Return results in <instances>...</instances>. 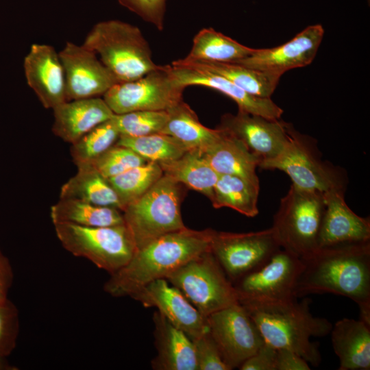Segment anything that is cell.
<instances>
[{"instance_id": "6da1fadb", "label": "cell", "mask_w": 370, "mask_h": 370, "mask_svg": "<svg viewBox=\"0 0 370 370\" xmlns=\"http://www.w3.org/2000/svg\"><path fill=\"white\" fill-rule=\"evenodd\" d=\"M301 259L297 298L322 293L348 297L358 305L360 319L370 325V241L319 248Z\"/></svg>"}, {"instance_id": "7a4b0ae2", "label": "cell", "mask_w": 370, "mask_h": 370, "mask_svg": "<svg viewBox=\"0 0 370 370\" xmlns=\"http://www.w3.org/2000/svg\"><path fill=\"white\" fill-rule=\"evenodd\" d=\"M214 230L186 227L164 234L137 249L130 260L110 275L104 291L112 297H131L147 284L164 278L198 255L210 250Z\"/></svg>"}, {"instance_id": "3957f363", "label": "cell", "mask_w": 370, "mask_h": 370, "mask_svg": "<svg viewBox=\"0 0 370 370\" xmlns=\"http://www.w3.org/2000/svg\"><path fill=\"white\" fill-rule=\"evenodd\" d=\"M311 299L304 298L271 304H241L258 328L264 342L276 349H286L318 367L321 356L312 337H323L332 324L325 318L315 317L310 311Z\"/></svg>"}, {"instance_id": "277c9868", "label": "cell", "mask_w": 370, "mask_h": 370, "mask_svg": "<svg viewBox=\"0 0 370 370\" xmlns=\"http://www.w3.org/2000/svg\"><path fill=\"white\" fill-rule=\"evenodd\" d=\"M82 45L99 56L119 82L136 79L159 67L141 30L120 20L96 23Z\"/></svg>"}, {"instance_id": "5b68a950", "label": "cell", "mask_w": 370, "mask_h": 370, "mask_svg": "<svg viewBox=\"0 0 370 370\" xmlns=\"http://www.w3.org/2000/svg\"><path fill=\"white\" fill-rule=\"evenodd\" d=\"M183 184L163 175L145 194L122 212L139 249L167 233L186 227L181 215Z\"/></svg>"}, {"instance_id": "8992f818", "label": "cell", "mask_w": 370, "mask_h": 370, "mask_svg": "<svg viewBox=\"0 0 370 370\" xmlns=\"http://www.w3.org/2000/svg\"><path fill=\"white\" fill-rule=\"evenodd\" d=\"M325 208L323 192L291 184L271 227L281 247L300 258L315 252Z\"/></svg>"}, {"instance_id": "52a82bcc", "label": "cell", "mask_w": 370, "mask_h": 370, "mask_svg": "<svg viewBox=\"0 0 370 370\" xmlns=\"http://www.w3.org/2000/svg\"><path fill=\"white\" fill-rule=\"evenodd\" d=\"M288 141L275 158L262 162L258 167L286 173L295 186L325 193L345 190L347 178L340 168L324 161L312 138L301 134L290 123L286 124Z\"/></svg>"}, {"instance_id": "ba28073f", "label": "cell", "mask_w": 370, "mask_h": 370, "mask_svg": "<svg viewBox=\"0 0 370 370\" xmlns=\"http://www.w3.org/2000/svg\"><path fill=\"white\" fill-rule=\"evenodd\" d=\"M53 225L56 236L66 250L87 259L110 275L123 267L137 249L125 223L103 227L67 223Z\"/></svg>"}, {"instance_id": "9c48e42d", "label": "cell", "mask_w": 370, "mask_h": 370, "mask_svg": "<svg viewBox=\"0 0 370 370\" xmlns=\"http://www.w3.org/2000/svg\"><path fill=\"white\" fill-rule=\"evenodd\" d=\"M165 279L206 318L238 302L232 282L210 250L188 260Z\"/></svg>"}, {"instance_id": "30bf717a", "label": "cell", "mask_w": 370, "mask_h": 370, "mask_svg": "<svg viewBox=\"0 0 370 370\" xmlns=\"http://www.w3.org/2000/svg\"><path fill=\"white\" fill-rule=\"evenodd\" d=\"M302 268L300 258L280 248L264 265L232 283L238 303L271 304L297 299L295 290Z\"/></svg>"}, {"instance_id": "8fae6325", "label": "cell", "mask_w": 370, "mask_h": 370, "mask_svg": "<svg viewBox=\"0 0 370 370\" xmlns=\"http://www.w3.org/2000/svg\"><path fill=\"white\" fill-rule=\"evenodd\" d=\"M185 86L172 75L170 65L132 81L118 82L103 99L115 114L139 110H167L182 100Z\"/></svg>"}, {"instance_id": "7c38bea8", "label": "cell", "mask_w": 370, "mask_h": 370, "mask_svg": "<svg viewBox=\"0 0 370 370\" xmlns=\"http://www.w3.org/2000/svg\"><path fill=\"white\" fill-rule=\"evenodd\" d=\"M271 227L232 233L214 230L210 251L233 283L264 265L280 249Z\"/></svg>"}, {"instance_id": "4fadbf2b", "label": "cell", "mask_w": 370, "mask_h": 370, "mask_svg": "<svg viewBox=\"0 0 370 370\" xmlns=\"http://www.w3.org/2000/svg\"><path fill=\"white\" fill-rule=\"evenodd\" d=\"M209 332L230 369L239 368L264 343L256 324L238 302L207 317Z\"/></svg>"}, {"instance_id": "5bb4252c", "label": "cell", "mask_w": 370, "mask_h": 370, "mask_svg": "<svg viewBox=\"0 0 370 370\" xmlns=\"http://www.w3.org/2000/svg\"><path fill=\"white\" fill-rule=\"evenodd\" d=\"M59 55L65 73L67 101L100 97L119 82L97 55L83 45L68 41Z\"/></svg>"}, {"instance_id": "9a60e30c", "label": "cell", "mask_w": 370, "mask_h": 370, "mask_svg": "<svg viewBox=\"0 0 370 370\" xmlns=\"http://www.w3.org/2000/svg\"><path fill=\"white\" fill-rule=\"evenodd\" d=\"M286 124L280 119H269L238 110L236 114H223L217 127L240 140L260 164L275 158L284 149L288 141Z\"/></svg>"}, {"instance_id": "2e32d148", "label": "cell", "mask_w": 370, "mask_h": 370, "mask_svg": "<svg viewBox=\"0 0 370 370\" xmlns=\"http://www.w3.org/2000/svg\"><path fill=\"white\" fill-rule=\"evenodd\" d=\"M130 297L146 308H156L159 313L191 340L209 330L207 318L164 278L147 284Z\"/></svg>"}, {"instance_id": "e0dca14e", "label": "cell", "mask_w": 370, "mask_h": 370, "mask_svg": "<svg viewBox=\"0 0 370 370\" xmlns=\"http://www.w3.org/2000/svg\"><path fill=\"white\" fill-rule=\"evenodd\" d=\"M323 35L320 24L309 25L287 42L273 48L255 49L251 55L234 63L282 76L288 70L310 64Z\"/></svg>"}, {"instance_id": "ac0fdd59", "label": "cell", "mask_w": 370, "mask_h": 370, "mask_svg": "<svg viewBox=\"0 0 370 370\" xmlns=\"http://www.w3.org/2000/svg\"><path fill=\"white\" fill-rule=\"evenodd\" d=\"M172 75L182 86H201L217 90L234 100L238 110L269 119H280L283 110L271 98L251 95L225 77L201 65L179 59L170 65Z\"/></svg>"}, {"instance_id": "d6986e66", "label": "cell", "mask_w": 370, "mask_h": 370, "mask_svg": "<svg viewBox=\"0 0 370 370\" xmlns=\"http://www.w3.org/2000/svg\"><path fill=\"white\" fill-rule=\"evenodd\" d=\"M25 76L44 108L54 109L67 101L64 67L53 46L34 43L23 62Z\"/></svg>"}, {"instance_id": "ffe728a7", "label": "cell", "mask_w": 370, "mask_h": 370, "mask_svg": "<svg viewBox=\"0 0 370 370\" xmlns=\"http://www.w3.org/2000/svg\"><path fill=\"white\" fill-rule=\"evenodd\" d=\"M345 190L323 193L325 208L318 238L319 248L370 241V220L356 214L345 200Z\"/></svg>"}, {"instance_id": "44dd1931", "label": "cell", "mask_w": 370, "mask_h": 370, "mask_svg": "<svg viewBox=\"0 0 370 370\" xmlns=\"http://www.w3.org/2000/svg\"><path fill=\"white\" fill-rule=\"evenodd\" d=\"M53 110V133L71 144L114 114L100 97L66 101Z\"/></svg>"}, {"instance_id": "7402d4cb", "label": "cell", "mask_w": 370, "mask_h": 370, "mask_svg": "<svg viewBox=\"0 0 370 370\" xmlns=\"http://www.w3.org/2000/svg\"><path fill=\"white\" fill-rule=\"evenodd\" d=\"M156 356L151 367L156 370H197L194 344L182 330L158 311L153 317Z\"/></svg>"}, {"instance_id": "603a6c76", "label": "cell", "mask_w": 370, "mask_h": 370, "mask_svg": "<svg viewBox=\"0 0 370 370\" xmlns=\"http://www.w3.org/2000/svg\"><path fill=\"white\" fill-rule=\"evenodd\" d=\"M330 332L339 370L370 369V325L361 319L343 318L332 325Z\"/></svg>"}, {"instance_id": "cb8c5ba5", "label": "cell", "mask_w": 370, "mask_h": 370, "mask_svg": "<svg viewBox=\"0 0 370 370\" xmlns=\"http://www.w3.org/2000/svg\"><path fill=\"white\" fill-rule=\"evenodd\" d=\"M221 130V136L201 151L204 156L219 175H236L259 184L256 171L259 160L240 140Z\"/></svg>"}, {"instance_id": "d4e9b609", "label": "cell", "mask_w": 370, "mask_h": 370, "mask_svg": "<svg viewBox=\"0 0 370 370\" xmlns=\"http://www.w3.org/2000/svg\"><path fill=\"white\" fill-rule=\"evenodd\" d=\"M167 121L160 133L169 135L188 150H204L221 135L222 130L202 125L191 108L181 100L166 110Z\"/></svg>"}, {"instance_id": "484cf974", "label": "cell", "mask_w": 370, "mask_h": 370, "mask_svg": "<svg viewBox=\"0 0 370 370\" xmlns=\"http://www.w3.org/2000/svg\"><path fill=\"white\" fill-rule=\"evenodd\" d=\"M159 164L163 175L211 199L219 175L199 149L188 150L177 159Z\"/></svg>"}, {"instance_id": "4316f807", "label": "cell", "mask_w": 370, "mask_h": 370, "mask_svg": "<svg viewBox=\"0 0 370 370\" xmlns=\"http://www.w3.org/2000/svg\"><path fill=\"white\" fill-rule=\"evenodd\" d=\"M53 223H67L85 227L112 226L125 223L122 211L75 199L60 198L51 207Z\"/></svg>"}, {"instance_id": "83f0119b", "label": "cell", "mask_w": 370, "mask_h": 370, "mask_svg": "<svg viewBox=\"0 0 370 370\" xmlns=\"http://www.w3.org/2000/svg\"><path fill=\"white\" fill-rule=\"evenodd\" d=\"M77 167V173L62 186L60 198L75 199L121 211L117 195L106 178L89 166Z\"/></svg>"}, {"instance_id": "f1b7e54d", "label": "cell", "mask_w": 370, "mask_h": 370, "mask_svg": "<svg viewBox=\"0 0 370 370\" xmlns=\"http://www.w3.org/2000/svg\"><path fill=\"white\" fill-rule=\"evenodd\" d=\"M254 49L212 28H204L195 36L189 53L182 59L186 61L236 62L251 55Z\"/></svg>"}, {"instance_id": "f546056e", "label": "cell", "mask_w": 370, "mask_h": 370, "mask_svg": "<svg viewBox=\"0 0 370 370\" xmlns=\"http://www.w3.org/2000/svg\"><path fill=\"white\" fill-rule=\"evenodd\" d=\"M259 184L232 175H219L210 199L214 208L227 207L248 217L258 212Z\"/></svg>"}, {"instance_id": "4dcf8cb0", "label": "cell", "mask_w": 370, "mask_h": 370, "mask_svg": "<svg viewBox=\"0 0 370 370\" xmlns=\"http://www.w3.org/2000/svg\"><path fill=\"white\" fill-rule=\"evenodd\" d=\"M187 62L197 63L218 73L247 93L262 98H271L281 77L279 75L250 69L234 62Z\"/></svg>"}, {"instance_id": "1f68e13d", "label": "cell", "mask_w": 370, "mask_h": 370, "mask_svg": "<svg viewBox=\"0 0 370 370\" xmlns=\"http://www.w3.org/2000/svg\"><path fill=\"white\" fill-rule=\"evenodd\" d=\"M162 175L159 164L147 162L107 180L117 195L123 212L127 205L145 194Z\"/></svg>"}, {"instance_id": "d6a6232c", "label": "cell", "mask_w": 370, "mask_h": 370, "mask_svg": "<svg viewBox=\"0 0 370 370\" xmlns=\"http://www.w3.org/2000/svg\"><path fill=\"white\" fill-rule=\"evenodd\" d=\"M116 145L126 147L147 162L158 164L177 159L188 151L175 138L162 133L138 137L121 135Z\"/></svg>"}, {"instance_id": "836d02e7", "label": "cell", "mask_w": 370, "mask_h": 370, "mask_svg": "<svg viewBox=\"0 0 370 370\" xmlns=\"http://www.w3.org/2000/svg\"><path fill=\"white\" fill-rule=\"evenodd\" d=\"M120 136L113 116L71 144V154L73 162L77 166L95 159L114 145Z\"/></svg>"}, {"instance_id": "e575fe53", "label": "cell", "mask_w": 370, "mask_h": 370, "mask_svg": "<svg viewBox=\"0 0 370 370\" xmlns=\"http://www.w3.org/2000/svg\"><path fill=\"white\" fill-rule=\"evenodd\" d=\"M121 135L138 137L160 133L167 119L166 110H139L115 114Z\"/></svg>"}, {"instance_id": "d590c367", "label": "cell", "mask_w": 370, "mask_h": 370, "mask_svg": "<svg viewBox=\"0 0 370 370\" xmlns=\"http://www.w3.org/2000/svg\"><path fill=\"white\" fill-rule=\"evenodd\" d=\"M147 162L132 149L115 144L95 159L77 166H89L109 179Z\"/></svg>"}, {"instance_id": "8d00e7d4", "label": "cell", "mask_w": 370, "mask_h": 370, "mask_svg": "<svg viewBox=\"0 0 370 370\" xmlns=\"http://www.w3.org/2000/svg\"><path fill=\"white\" fill-rule=\"evenodd\" d=\"M19 333L18 309L9 299L0 303V358L14 349Z\"/></svg>"}, {"instance_id": "74e56055", "label": "cell", "mask_w": 370, "mask_h": 370, "mask_svg": "<svg viewBox=\"0 0 370 370\" xmlns=\"http://www.w3.org/2000/svg\"><path fill=\"white\" fill-rule=\"evenodd\" d=\"M192 341L197 370H230L223 361L209 330Z\"/></svg>"}, {"instance_id": "f35d334b", "label": "cell", "mask_w": 370, "mask_h": 370, "mask_svg": "<svg viewBox=\"0 0 370 370\" xmlns=\"http://www.w3.org/2000/svg\"><path fill=\"white\" fill-rule=\"evenodd\" d=\"M119 3L143 21L162 31L166 0H118Z\"/></svg>"}, {"instance_id": "ab89813d", "label": "cell", "mask_w": 370, "mask_h": 370, "mask_svg": "<svg viewBox=\"0 0 370 370\" xmlns=\"http://www.w3.org/2000/svg\"><path fill=\"white\" fill-rule=\"evenodd\" d=\"M277 349L264 343L258 350L239 367L241 370H275Z\"/></svg>"}, {"instance_id": "60d3db41", "label": "cell", "mask_w": 370, "mask_h": 370, "mask_svg": "<svg viewBox=\"0 0 370 370\" xmlns=\"http://www.w3.org/2000/svg\"><path fill=\"white\" fill-rule=\"evenodd\" d=\"M308 362L295 352L277 349L275 370H310Z\"/></svg>"}, {"instance_id": "b9f144b4", "label": "cell", "mask_w": 370, "mask_h": 370, "mask_svg": "<svg viewBox=\"0 0 370 370\" xmlns=\"http://www.w3.org/2000/svg\"><path fill=\"white\" fill-rule=\"evenodd\" d=\"M13 271L8 258L0 249V303L5 301L13 282Z\"/></svg>"}, {"instance_id": "7bdbcfd3", "label": "cell", "mask_w": 370, "mask_h": 370, "mask_svg": "<svg viewBox=\"0 0 370 370\" xmlns=\"http://www.w3.org/2000/svg\"><path fill=\"white\" fill-rule=\"evenodd\" d=\"M15 368L8 364L5 358H0V370H14Z\"/></svg>"}]
</instances>
